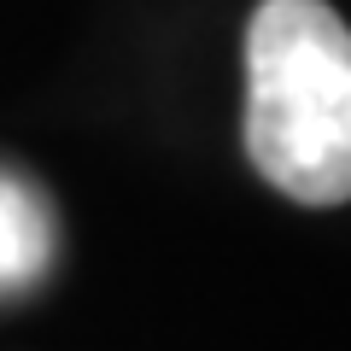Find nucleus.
Listing matches in <instances>:
<instances>
[{
  "label": "nucleus",
  "mask_w": 351,
  "mask_h": 351,
  "mask_svg": "<svg viewBox=\"0 0 351 351\" xmlns=\"http://www.w3.org/2000/svg\"><path fill=\"white\" fill-rule=\"evenodd\" d=\"M246 158L293 205L351 199V24L328 0H263L252 12Z\"/></svg>",
  "instance_id": "obj_1"
},
{
  "label": "nucleus",
  "mask_w": 351,
  "mask_h": 351,
  "mask_svg": "<svg viewBox=\"0 0 351 351\" xmlns=\"http://www.w3.org/2000/svg\"><path fill=\"white\" fill-rule=\"evenodd\" d=\"M53 252V223L41 199L18 182H0V287H24Z\"/></svg>",
  "instance_id": "obj_2"
}]
</instances>
